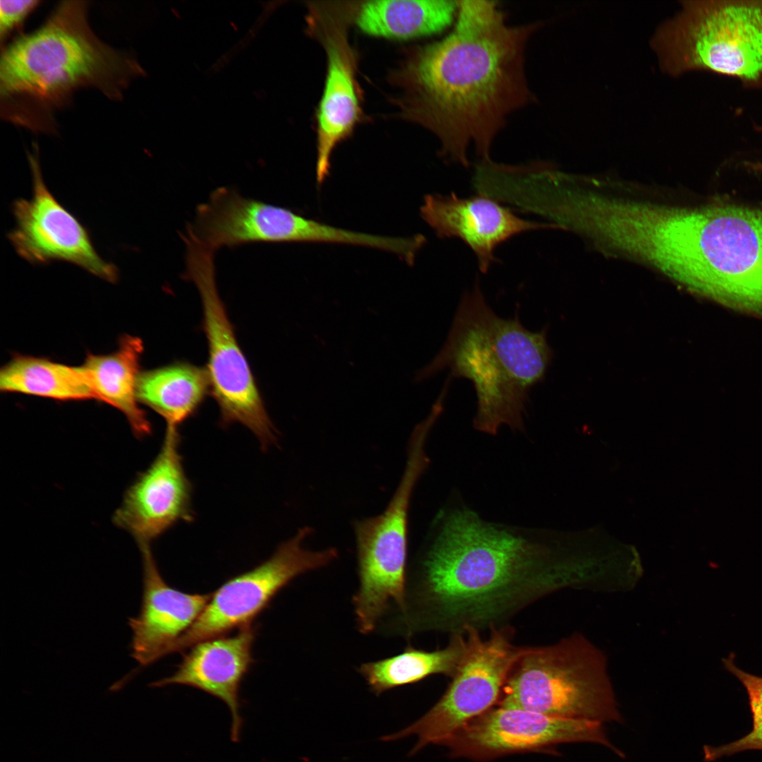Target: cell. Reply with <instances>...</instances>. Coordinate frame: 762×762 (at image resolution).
Masks as SVG:
<instances>
[{"instance_id": "cell-1", "label": "cell", "mask_w": 762, "mask_h": 762, "mask_svg": "<svg viewBox=\"0 0 762 762\" xmlns=\"http://www.w3.org/2000/svg\"><path fill=\"white\" fill-rule=\"evenodd\" d=\"M542 25L509 24L497 1H458L451 32L410 52L401 71L404 114L435 135L441 157L469 167L473 145L490 161L509 117L536 102L526 52Z\"/></svg>"}, {"instance_id": "cell-2", "label": "cell", "mask_w": 762, "mask_h": 762, "mask_svg": "<svg viewBox=\"0 0 762 762\" xmlns=\"http://www.w3.org/2000/svg\"><path fill=\"white\" fill-rule=\"evenodd\" d=\"M574 572L543 544L456 510L407 572L404 605L390 627L408 639L505 626L526 607L572 584Z\"/></svg>"}, {"instance_id": "cell-3", "label": "cell", "mask_w": 762, "mask_h": 762, "mask_svg": "<svg viewBox=\"0 0 762 762\" xmlns=\"http://www.w3.org/2000/svg\"><path fill=\"white\" fill-rule=\"evenodd\" d=\"M87 2L62 1L37 30L6 45L0 60L1 117L36 132L56 131L55 111L83 87L119 100L142 74L129 54L94 33Z\"/></svg>"}, {"instance_id": "cell-4", "label": "cell", "mask_w": 762, "mask_h": 762, "mask_svg": "<svg viewBox=\"0 0 762 762\" xmlns=\"http://www.w3.org/2000/svg\"><path fill=\"white\" fill-rule=\"evenodd\" d=\"M552 356L545 329L531 332L517 315L498 316L476 283L463 296L444 346L417 377L449 369V377L473 385L476 430L495 435L505 425L524 430L531 389L544 378Z\"/></svg>"}, {"instance_id": "cell-5", "label": "cell", "mask_w": 762, "mask_h": 762, "mask_svg": "<svg viewBox=\"0 0 762 762\" xmlns=\"http://www.w3.org/2000/svg\"><path fill=\"white\" fill-rule=\"evenodd\" d=\"M672 280L762 313V212L734 205L685 207Z\"/></svg>"}, {"instance_id": "cell-6", "label": "cell", "mask_w": 762, "mask_h": 762, "mask_svg": "<svg viewBox=\"0 0 762 762\" xmlns=\"http://www.w3.org/2000/svg\"><path fill=\"white\" fill-rule=\"evenodd\" d=\"M672 75L709 71L762 90V0H688L651 44Z\"/></svg>"}, {"instance_id": "cell-7", "label": "cell", "mask_w": 762, "mask_h": 762, "mask_svg": "<svg viewBox=\"0 0 762 762\" xmlns=\"http://www.w3.org/2000/svg\"><path fill=\"white\" fill-rule=\"evenodd\" d=\"M500 706L603 724L622 722L603 655L576 634L526 647L502 689Z\"/></svg>"}, {"instance_id": "cell-8", "label": "cell", "mask_w": 762, "mask_h": 762, "mask_svg": "<svg viewBox=\"0 0 762 762\" xmlns=\"http://www.w3.org/2000/svg\"><path fill=\"white\" fill-rule=\"evenodd\" d=\"M429 431L423 425L413 430L404 472L384 511L353 524L358 586L352 604L362 634L375 631L389 612L404 605L409 510L416 484L428 464L425 445Z\"/></svg>"}, {"instance_id": "cell-9", "label": "cell", "mask_w": 762, "mask_h": 762, "mask_svg": "<svg viewBox=\"0 0 762 762\" xmlns=\"http://www.w3.org/2000/svg\"><path fill=\"white\" fill-rule=\"evenodd\" d=\"M183 240L186 248L183 278L195 285L200 296L202 327L208 348L206 370L210 393L219 408L221 423L244 425L266 449L277 440L276 430L219 294L214 252L190 237Z\"/></svg>"}, {"instance_id": "cell-10", "label": "cell", "mask_w": 762, "mask_h": 762, "mask_svg": "<svg viewBox=\"0 0 762 762\" xmlns=\"http://www.w3.org/2000/svg\"><path fill=\"white\" fill-rule=\"evenodd\" d=\"M487 638L468 629V646L452 682L441 698L419 720L385 736L393 741L416 735L412 753L430 744H445L468 722L489 710L501 696L515 664L526 647L513 642L509 625L493 627Z\"/></svg>"}, {"instance_id": "cell-11", "label": "cell", "mask_w": 762, "mask_h": 762, "mask_svg": "<svg viewBox=\"0 0 762 762\" xmlns=\"http://www.w3.org/2000/svg\"><path fill=\"white\" fill-rule=\"evenodd\" d=\"M312 532L308 526L299 528L267 560L223 583L212 594L194 623L172 644L169 654L253 624L291 581L332 564L338 557L336 548L313 550L304 546Z\"/></svg>"}, {"instance_id": "cell-12", "label": "cell", "mask_w": 762, "mask_h": 762, "mask_svg": "<svg viewBox=\"0 0 762 762\" xmlns=\"http://www.w3.org/2000/svg\"><path fill=\"white\" fill-rule=\"evenodd\" d=\"M188 234L212 251L251 243L325 242L351 245L353 231L307 219L289 209L241 195L229 187L200 204Z\"/></svg>"}, {"instance_id": "cell-13", "label": "cell", "mask_w": 762, "mask_h": 762, "mask_svg": "<svg viewBox=\"0 0 762 762\" xmlns=\"http://www.w3.org/2000/svg\"><path fill=\"white\" fill-rule=\"evenodd\" d=\"M29 153L32 176L30 199L12 204L15 227L7 236L17 254L33 265L65 261L109 282L118 280V268L97 253L89 231L52 195L40 168L38 147Z\"/></svg>"}, {"instance_id": "cell-14", "label": "cell", "mask_w": 762, "mask_h": 762, "mask_svg": "<svg viewBox=\"0 0 762 762\" xmlns=\"http://www.w3.org/2000/svg\"><path fill=\"white\" fill-rule=\"evenodd\" d=\"M566 742L596 743L623 756L600 722L502 706L477 717L445 744L454 756L485 759Z\"/></svg>"}, {"instance_id": "cell-15", "label": "cell", "mask_w": 762, "mask_h": 762, "mask_svg": "<svg viewBox=\"0 0 762 762\" xmlns=\"http://www.w3.org/2000/svg\"><path fill=\"white\" fill-rule=\"evenodd\" d=\"M179 429L167 428L150 466L126 491L114 516L138 545L148 544L179 521L193 519L192 486L179 451Z\"/></svg>"}, {"instance_id": "cell-16", "label": "cell", "mask_w": 762, "mask_h": 762, "mask_svg": "<svg viewBox=\"0 0 762 762\" xmlns=\"http://www.w3.org/2000/svg\"><path fill=\"white\" fill-rule=\"evenodd\" d=\"M423 219L440 238H458L476 255L479 268L487 272L497 260L495 248L521 233L543 229H555L550 223L522 219L490 196L460 198L428 194L420 209Z\"/></svg>"}, {"instance_id": "cell-17", "label": "cell", "mask_w": 762, "mask_h": 762, "mask_svg": "<svg viewBox=\"0 0 762 762\" xmlns=\"http://www.w3.org/2000/svg\"><path fill=\"white\" fill-rule=\"evenodd\" d=\"M143 564L140 612L129 619L132 657L146 667L168 655L172 644L194 623L212 594H191L169 586L162 577L150 545H139Z\"/></svg>"}, {"instance_id": "cell-18", "label": "cell", "mask_w": 762, "mask_h": 762, "mask_svg": "<svg viewBox=\"0 0 762 762\" xmlns=\"http://www.w3.org/2000/svg\"><path fill=\"white\" fill-rule=\"evenodd\" d=\"M256 629L250 624L233 636H220L193 645L174 673L153 682L152 687L184 684L222 700L231 712V739L238 742L242 726L238 691L253 662L252 646Z\"/></svg>"}, {"instance_id": "cell-19", "label": "cell", "mask_w": 762, "mask_h": 762, "mask_svg": "<svg viewBox=\"0 0 762 762\" xmlns=\"http://www.w3.org/2000/svg\"><path fill=\"white\" fill-rule=\"evenodd\" d=\"M322 41L327 73L317 111L318 184H322L329 174L334 148L351 135L361 116L355 59L344 30L328 28L323 32Z\"/></svg>"}, {"instance_id": "cell-20", "label": "cell", "mask_w": 762, "mask_h": 762, "mask_svg": "<svg viewBox=\"0 0 762 762\" xmlns=\"http://www.w3.org/2000/svg\"><path fill=\"white\" fill-rule=\"evenodd\" d=\"M143 344L140 338L126 335L118 349L107 355L90 354L82 365L94 398L119 410L140 437L151 433V425L138 405L137 387Z\"/></svg>"}, {"instance_id": "cell-21", "label": "cell", "mask_w": 762, "mask_h": 762, "mask_svg": "<svg viewBox=\"0 0 762 762\" xmlns=\"http://www.w3.org/2000/svg\"><path fill=\"white\" fill-rule=\"evenodd\" d=\"M458 1L382 0L364 2L356 24L368 35L406 40L440 33L454 23Z\"/></svg>"}, {"instance_id": "cell-22", "label": "cell", "mask_w": 762, "mask_h": 762, "mask_svg": "<svg viewBox=\"0 0 762 762\" xmlns=\"http://www.w3.org/2000/svg\"><path fill=\"white\" fill-rule=\"evenodd\" d=\"M209 392L206 368L187 361L141 372L137 387L139 402L159 414L167 428L174 429L197 412Z\"/></svg>"}, {"instance_id": "cell-23", "label": "cell", "mask_w": 762, "mask_h": 762, "mask_svg": "<svg viewBox=\"0 0 762 762\" xmlns=\"http://www.w3.org/2000/svg\"><path fill=\"white\" fill-rule=\"evenodd\" d=\"M468 646L467 633L452 634L448 645L426 651L408 646L402 653L376 661L362 663L357 671L375 695L416 683L430 675H455Z\"/></svg>"}, {"instance_id": "cell-24", "label": "cell", "mask_w": 762, "mask_h": 762, "mask_svg": "<svg viewBox=\"0 0 762 762\" xmlns=\"http://www.w3.org/2000/svg\"><path fill=\"white\" fill-rule=\"evenodd\" d=\"M0 389L57 400L94 398L82 365L28 356H16L1 369Z\"/></svg>"}, {"instance_id": "cell-25", "label": "cell", "mask_w": 762, "mask_h": 762, "mask_svg": "<svg viewBox=\"0 0 762 762\" xmlns=\"http://www.w3.org/2000/svg\"><path fill=\"white\" fill-rule=\"evenodd\" d=\"M727 671L734 675L744 686L748 696L751 715V730L743 737L719 746H705L704 757L713 761L745 751H762V677L749 674L737 667L732 657L722 660Z\"/></svg>"}, {"instance_id": "cell-26", "label": "cell", "mask_w": 762, "mask_h": 762, "mask_svg": "<svg viewBox=\"0 0 762 762\" xmlns=\"http://www.w3.org/2000/svg\"><path fill=\"white\" fill-rule=\"evenodd\" d=\"M36 0H1L0 1V39L3 42L18 29L26 18L38 6Z\"/></svg>"}]
</instances>
